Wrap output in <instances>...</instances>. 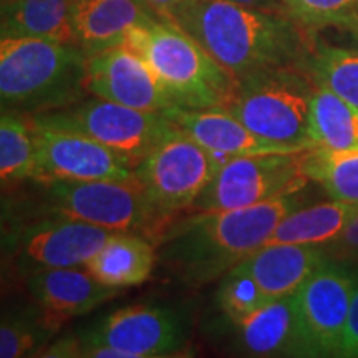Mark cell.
Returning <instances> with one entry per match:
<instances>
[{
  "mask_svg": "<svg viewBox=\"0 0 358 358\" xmlns=\"http://www.w3.org/2000/svg\"><path fill=\"white\" fill-rule=\"evenodd\" d=\"M357 208L358 206L335 199L307 208H297L282 219L266 244H302L325 248L342 232Z\"/></svg>",
  "mask_w": 358,
  "mask_h": 358,
  "instance_id": "cell-22",
  "label": "cell"
},
{
  "mask_svg": "<svg viewBox=\"0 0 358 358\" xmlns=\"http://www.w3.org/2000/svg\"><path fill=\"white\" fill-rule=\"evenodd\" d=\"M37 140L34 181H124L136 176L133 161L85 134L40 124L32 120Z\"/></svg>",
  "mask_w": 358,
  "mask_h": 358,
  "instance_id": "cell-11",
  "label": "cell"
},
{
  "mask_svg": "<svg viewBox=\"0 0 358 358\" xmlns=\"http://www.w3.org/2000/svg\"><path fill=\"white\" fill-rule=\"evenodd\" d=\"M156 259L158 252L153 241L140 234L116 232L83 267L101 284L127 289L150 279Z\"/></svg>",
  "mask_w": 358,
  "mask_h": 358,
  "instance_id": "cell-20",
  "label": "cell"
},
{
  "mask_svg": "<svg viewBox=\"0 0 358 358\" xmlns=\"http://www.w3.org/2000/svg\"><path fill=\"white\" fill-rule=\"evenodd\" d=\"M80 338L116 348L124 358L171 357L178 355L185 345V334L178 315L158 306L118 308Z\"/></svg>",
  "mask_w": 358,
  "mask_h": 358,
  "instance_id": "cell-13",
  "label": "cell"
},
{
  "mask_svg": "<svg viewBox=\"0 0 358 358\" xmlns=\"http://www.w3.org/2000/svg\"><path fill=\"white\" fill-rule=\"evenodd\" d=\"M340 355L358 357V272L355 274V280H353L350 308H348L345 332H343Z\"/></svg>",
  "mask_w": 358,
  "mask_h": 358,
  "instance_id": "cell-31",
  "label": "cell"
},
{
  "mask_svg": "<svg viewBox=\"0 0 358 358\" xmlns=\"http://www.w3.org/2000/svg\"><path fill=\"white\" fill-rule=\"evenodd\" d=\"M30 118L47 127L85 134L133 161L134 166L174 127L163 113L134 110L96 96L92 100L83 96L64 108L32 115Z\"/></svg>",
  "mask_w": 358,
  "mask_h": 358,
  "instance_id": "cell-7",
  "label": "cell"
},
{
  "mask_svg": "<svg viewBox=\"0 0 358 358\" xmlns=\"http://www.w3.org/2000/svg\"><path fill=\"white\" fill-rule=\"evenodd\" d=\"M310 138L313 146L329 150L358 148V108L315 83L310 106Z\"/></svg>",
  "mask_w": 358,
  "mask_h": 358,
  "instance_id": "cell-23",
  "label": "cell"
},
{
  "mask_svg": "<svg viewBox=\"0 0 358 358\" xmlns=\"http://www.w3.org/2000/svg\"><path fill=\"white\" fill-rule=\"evenodd\" d=\"M73 0H2V37H38L75 47Z\"/></svg>",
  "mask_w": 358,
  "mask_h": 358,
  "instance_id": "cell-21",
  "label": "cell"
},
{
  "mask_svg": "<svg viewBox=\"0 0 358 358\" xmlns=\"http://www.w3.org/2000/svg\"><path fill=\"white\" fill-rule=\"evenodd\" d=\"M236 327L241 347L249 355H306L295 294L264 303Z\"/></svg>",
  "mask_w": 358,
  "mask_h": 358,
  "instance_id": "cell-19",
  "label": "cell"
},
{
  "mask_svg": "<svg viewBox=\"0 0 358 358\" xmlns=\"http://www.w3.org/2000/svg\"><path fill=\"white\" fill-rule=\"evenodd\" d=\"M355 274L327 257L295 292L306 355H340Z\"/></svg>",
  "mask_w": 358,
  "mask_h": 358,
  "instance_id": "cell-10",
  "label": "cell"
},
{
  "mask_svg": "<svg viewBox=\"0 0 358 358\" xmlns=\"http://www.w3.org/2000/svg\"><path fill=\"white\" fill-rule=\"evenodd\" d=\"M124 43L145 58L176 105L214 108L229 100L236 80L171 22L153 17L131 29Z\"/></svg>",
  "mask_w": 358,
  "mask_h": 358,
  "instance_id": "cell-4",
  "label": "cell"
},
{
  "mask_svg": "<svg viewBox=\"0 0 358 358\" xmlns=\"http://www.w3.org/2000/svg\"><path fill=\"white\" fill-rule=\"evenodd\" d=\"M324 249L325 256L334 261H358V208L353 216L348 219L342 232Z\"/></svg>",
  "mask_w": 358,
  "mask_h": 358,
  "instance_id": "cell-30",
  "label": "cell"
},
{
  "mask_svg": "<svg viewBox=\"0 0 358 358\" xmlns=\"http://www.w3.org/2000/svg\"><path fill=\"white\" fill-rule=\"evenodd\" d=\"M158 19L173 22L189 0H141Z\"/></svg>",
  "mask_w": 358,
  "mask_h": 358,
  "instance_id": "cell-32",
  "label": "cell"
},
{
  "mask_svg": "<svg viewBox=\"0 0 358 358\" xmlns=\"http://www.w3.org/2000/svg\"><path fill=\"white\" fill-rule=\"evenodd\" d=\"M327 259L320 245L266 244L237 264L252 277L267 302L297 292Z\"/></svg>",
  "mask_w": 358,
  "mask_h": 358,
  "instance_id": "cell-18",
  "label": "cell"
},
{
  "mask_svg": "<svg viewBox=\"0 0 358 358\" xmlns=\"http://www.w3.org/2000/svg\"><path fill=\"white\" fill-rule=\"evenodd\" d=\"M307 150L254 153L227 159L192 203L189 213L248 208L302 191L308 181L303 171Z\"/></svg>",
  "mask_w": 358,
  "mask_h": 358,
  "instance_id": "cell-8",
  "label": "cell"
},
{
  "mask_svg": "<svg viewBox=\"0 0 358 358\" xmlns=\"http://www.w3.org/2000/svg\"><path fill=\"white\" fill-rule=\"evenodd\" d=\"M83 85L88 95L134 110L163 113L176 106L155 70L127 43L85 58Z\"/></svg>",
  "mask_w": 358,
  "mask_h": 358,
  "instance_id": "cell-12",
  "label": "cell"
},
{
  "mask_svg": "<svg viewBox=\"0 0 358 358\" xmlns=\"http://www.w3.org/2000/svg\"><path fill=\"white\" fill-rule=\"evenodd\" d=\"M55 332L48 330L40 320L38 310L34 313H6L0 324V357L19 358L38 355L45 343Z\"/></svg>",
  "mask_w": 358,
  "mask_h": 358,
  "instance_id": "cell-27",
  "label": "cell"
},
{
  "mask_svg": "<svg viewBox=\"0 0 358 358\" xmlns=\"http://www.w3.org/2000/svg\"><path fill=\"white\" fill-rule=\"evenodd\" d=\"M45 186L53 216L140 234L155 244L171 224L155 208L136 176L124 181H53Z\"/></svg>",
  "mask_w": 358,
  "mask_h": 358,
  "instance_id": "cell-6",
  "label": "cell"
},
{
  "mask_svg": "<svg viewBox=\"0 0 358 358\" xmlns=\"http://www.w3.org/2000/svg\"><path fill=\"white\" fill-rule=\"evenodd\" d=\"M171 24L189 34L234 80L307 62L302 34L307 27L290 13L231 0H189Z\"/></svg>",
  "mask_w": 358,
  "mask_h": 358,
  "instance_id": "cell-2",
  "label": "cell"
},
{
  "mask_svg": "<svg viewBox=\"0 0 358 358\" xmlns=\"http://www.w3.org/2000/svg\"><path fill=\"white\" fill-rule=\"evenodd\" d=\"M348 30H352V34L355 35V40H357V43H358V19L353 22L350 27H348Z\"/></svg>",
  "mask_w": 358,
  "mask_h": 358,
  "instance_id": "cell-34",
  "label": "cell"
},
{
  "mask_svg": "<svg viewBox=\"0 0 358 358\" xmlns=\"http://www.w3.org/2000/svg\"><path fill=\"white\" fill-rule=\"evenodd\" d=\"M290 15L307 29L337 25L348 29L358 19V0H282Z\"/></svg>",
  "mask_w": 358,
  "mask_h": 358,
  "instance_id": "cell-28",
  "label": "cell"
},
{
  "mask_svg": "<svg viewBox=\"0 0 358 358\" xmlns=\"http://www.w3.org/2000/svg\"><path fill=\"white\" fill-rule=\"evenodd\" d=\"M116 232L62 216L42 221L22 232L17 261L27 272L83 267Z\"/></svg>",
  "mask_w": 358,
  "mask_h": 358,
  "instance_id": "cell-14",
  "label": "cell"
},
{
  "mask_svg": "<svg viewBox=\"0 0 358 358\" xmlns=\"http://www.w3.org/2000/svg\"><path fill=\"white\" fill-rule=\"evenodd\" d=\"M231 2L239 3V6L259 8V10H268V12H282L289 13L287 7L282 0H231Z\"/></svg>",
  "mask_w": 358,
  "mask_h": 358,
  "instance_id": "cell-33",
  "label": "cell"
},
{
  "mask_svg": "<svg viewBox=\"0 0 358 358\" xmlns=\"http://www.w3.org/2000/svg\"><path fill=\"white\" fill-rule=\"evenodd\" d=\"M27 285L37 303L40 320L52 332H57L65 322L92 312L120 292V289L96 280L85 267L30 272Z\"/></svg>",
  "mask_w": 358,
  "mask_h": 358,
  "instance_id": "cell-15",
  "label": "cell"
},
{
  "mask_svg": "<svg viewBox=\"0 0 358 358\" xmlns=\"http://www.w3.org/2000/svg\"><path fill=\"white\" fill-rule=\"evenodd\" d=\"M307 70L315 83L358 108V48L317 45L307 58Z\"/></svg>",
  "mask_w": 358,
  "mask_h": 358,
  "instance_id": "cell-26",
  "label": "cell"
},
{
  "mask_svg": "<svg viewBox=\"0 0 358 358\" xmlns=\"http://www.w3.org/2000/svg\"><path fill=\"white\" fill-rule=\"evenodd\" d=\"M219 303L224 313L236 324L245 315L261 308L267 301L252 277L236 266L221 279Z\"/></svg>",
  "mask_w": 358,
  "mask_h": 358,
  "instance_id": "cell-29",
  "label": "cell"
},
{
  "mask_svg": "<svg viewBox=\"0 0 358 358\" xmlns=\"http://www.w3.org/2000/svg\"><path fill=\"white\" fill-rule=\"evenodd\" d=\"M221 164V159L173 127L134 173L155 208L173 222L178 214L189 211Z\"/></svg>",
  "mask_w": 358,
  "mask_h": 358,
  "instance_id": "cell-9",
  "label": "cell"
},
{
  "mask_svg": "<svg viewBox=\"0 0 358 358\" xmlns=\"http://www.w3.org/2000/svg\"><path fill=\"white\" fill-rule=\"evenodd\" d=\"M310 71L289 66L236 80L229 100L221 108L241 120L262 140L289 151L312 148Z\"/></svg>",
  "mask_w": 358,
  "mask_h": 358,
  "instance_id": "cell-5",
  "label": "cell"
},
{
  "mask_svg": "<svg viewBox=\"0 0 358 358\" xmlns=\"http://www.w3.org/2000/svg\"><path fill=\"white\" fill-rule=\"evenodd\" d=\"M163 115L222 163L254 153H290L285 148L262 140L221 106L187 108L176 105L163 111Z\"/></svg>",
  "mask_w": 358,
  "mask_h": 358,
  "instance_id": "cell-16",
  "label": "cell"
},
{
  "mask_svg": "<svg viewBox=\"0 0 358 358\" xmlns=\"http://www.w3.org/2000/svg\"><path fill=\"white\" fill-rule=\"evenodd\" d=\"M153 17L141 0H73L75 47L88 57L122 45L131 29Z\"/></svg>",
  "mask_w": 358,
  "mask_h": 358,
  "instance_id": "cell-17",
  "label": "cell"
},
{
  "mask_svg": "<svg viewBox=\"0 0 358 358\" xmlns=\"http://www.w3.org/2000/svg\"><path fill=\"white\" fill-rule=\"evenodd\" d=\"M37 169V140L29 115L2 111L0 118V178L12 186L34 179Z\"/></svg>",
  "mask_w": 358,
  "mask_h": 358,
  "instance_id": "cell-25",
  "label": "cell"
},
{
  "mask_svg": "<svg viewBox=\"0 0 358 358\" xmlns=\"http://www.w3.org/2000/svg\"><path fill=\"white\" fill-rule=\"evenodd\" d=\"M301 194L239 209L189 213L169 224L156 243L159 262L191 287L222 279L267 243L282 219L302 203Z\"/></svg>",
  "mask_w": 358,
  "mask_h": 358,
  "instance_id": "cell-1",
  "label": "cell"
},
{
  "mask_svg": "<svg viewBox=\"0 0 358 358\" xmlns=\"http://www.w3.org/2000/svg\"><path fill=\"white\" fill-rule=\"evenodd\" d=\"M303 171L308 179L324 187L330 199L358 206V148H308L303 159Z\"/></svg>",
  "mask_w": 358,
  "mask_h": 358,
  "instance_id": "cell-24",
  "label": "cell"
},
{
  "mask_svg": "<svg viewBox=\"0 0 358 358\" xmlns=\"http://www.w3.org/2000/svg\"><path fill=\"white\" fill-rule=\"evenodd\" d=\"M85 57L73 45L38 37L0 40L2 111L40 115L82 100Z\"/></svg>",
  "mask_w": 358,
  "mask_h": 358,
  "instance_id": "cell-3",
  "label": "cell"
}]
</instances>
